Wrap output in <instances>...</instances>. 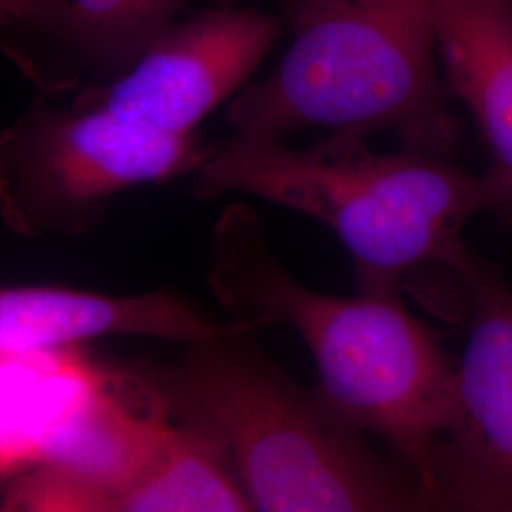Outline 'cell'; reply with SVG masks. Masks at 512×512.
Instances as JSON below:
<instances>
[{
    "instance_id": "obj_1",
    "label": "cell",
    "mask_w": 512,
    "mask_h": 512,
    "mask_svg": "<svg viewBox=\"0 0 512 512\" xmlns=\"http://www.w3.org/2000/svg\"><path fill=\"white\" fill-rule=\"evenodd\" d=\"M200 202L247 196L323 222L348 251L361 293L401 294L442 275L463 293L475 255L471 220H512V179L490 165L469 173L454 160L399 148L376 152L365 137L329 133L306 148L285 139L232 135L194 173Z\"/></svg>"
},
{
    "instance_id": "obj_2",
    "label": "cell",
    "mask_w": 512,
    "mask_h": 512,
    "mask_svg": "<svg viewBox=\"0 0 512 512\" xmlns=\"http://www.w3.org/2000/svg\"><path fill=\"white\" fill-rule=\"evenodd\" d=\"M207 285L232 323L289 327L310 349L319 397L361 433L376 435L442 511L435 454L454 410L456 359L401 294L334 296L304 287L275 258L245 203L224 207L209 238Z\"/></svg>"
},
{
    "instance_id": "obj_3",
    "label": "cell",
    "mask_w": 512,
    "mask_h": 512,
    "mask_svg": "<svg viewBox=\"0 0 512 512\" xmlns=\"http://www.w3.org/2000/svg\"><path fill=\"white\" fill-rule=\"evenodd\" d=\"M255 334L238 325L188 344L171 365L133 370L129 384L169 420L219 444L253 511H429L414 476L264 357Z\"/></svg>"
},
{
    "instance_id": "obj_4",
    "label": "cell",
    "mask_w": 512,
    "mask_h": 512,
    "mask_svg": "<svg viewBox=\"0 0 512 512\" xmlns=\"http://www.w3.org/2000/svg\"><path fill=\"white\" fill-rule=\"evenodd\" d=\"M291 48L226 110L232 135L300 129L368 137L454 160L463 128L439 69L433 0H293Z\"/></svg>"
},
{
    "instance_id": "obj_5",
    "label": "cell",
    "mask_w": 512,
    "mask_h": 512,
    "mask_svg": "<svg viewBox=\"0 0 512 512\" xmlns=\"http://www.w3.org/2000/svg\"><path fill=\"white\" fill-rule=\"evenodd\" d=\"M215 145L103 107L40 97L0 129V220L18 238L84 236L122 192L194 175Z\"/></svg>"
},
{
    "instance_id": "obj_6",
    "label": "cell",
    "mask_w": 512,
    "mask_h": 512,
    "mask_svg": "<svg viewBox=\"0 0 512 512\" xmlns=\"http://www.w3.org/2000/svg\"><path fill=\"white\" fill-rule=\"evenodd\" d=\"M454 410L435 454L442 511L512 512V287L473 258Z\"/></svg>"
},
{
    "instance_id": "obj_7",
    "label": "cell",
    "mask_w": 512,
    "mask_h": 512,
    "mask_svg": "<svg viewBox=\"0 0 512 512\" xmlns=\"http://www.w3.org/2000/svg\"><path fill=\"white\" fill-rule=\"evenodd\" d=\"M279 35V19L220 4L171 23L126 73L71 101L147 128L196 133L209 112L247 86Z\"/></svg>"
},
{
    "instance_id": "obj_8",
    "label": "cell",
    "mask_w": 512,
    "mask_h": 512,
    "mask_svg": "<svg viewBox=\"0 0 512 512\" xmlns=\"http://www.w3.org/2000/svg\"><path fill=\"white\" fill-rule=\"evenodd\" d=\"M186 2L33 0L0 25V54L40 97L71 99L126 73Z\"/></svg>"
},
{
    "instance_id": "obj_9",
    "label": "cell",
    "mask_w": 512,
    "mask_h": 512,
    "mask_svg": "<svg viewBox=\"0 0 512 512\" xmlns=\"http://www.w3.org/2000/svg\"><path fill=\"white\" fill-rule=\"evenodd\" d=\"M238 327L217 323L177 294H105L52 285L0 287V357L133 336L194 344Z\"/></svg>"
},
{
    "instance_id": "obj_10",
    "label": "cell",
    "mask_w": 512,
    "mask_h": 512,
    "mask_svg": "<svg viewBox=\"0 0 512 512\" xmlns=\"http://www.w3.org/2000/svg\"><path fill=\"white\" fill-rule=\"evenodd\" d=\"M442 78L512 179V0H433Z\"/></svg>"
},
{
    "instance_id": "obj_11",
    "label": "cell",
    "mask_w": 512,
    "mask_h": 512,
    "mask_svg": "<svg viewBox=\"0 0 512 512\" xmlns=\"http://www.w3.org/2000/svg\"><path fill=\"white\" fill-rule=\"evenodd\" d=\"M251 511L253 505L224 450L202 431L177 421L112 505V512Z\"/></svg>"
},
{
    "instance_id": "obj_12",
    "label": "cell",
    "mask_w": 512,
    "mask_h": 512,
    "mask_svg": "<svg viewBox=\"0 0 512 512\" xmlns=\"http://www.w3.org/2000/svg\"><path fill=\"white\" fill-rule=\"evenodd\" d=\"M31 4L33 0H0V25L21 16Z\"/></svg>"
},
{
    "instance_id": "obj_13",
    "label": "cell",
    "mask_w": 512,
    "mask_h": 512,
    "mask_svg": "<svg viewBox=\"0 0 512 512\" xmlns=\"http://www.w3.org/2000/svg\"><path fill=\"white\" fill-rule=\"evenodd\" d=\"M4 494H6V490L0 488V511H4Z\"/></svg>"
},
{
    "instance_id": "obj_14",
    "label": "cell",
    "mask_w": 512,
    "mask_h": 512,
    "mask_svg": "<svg viewBox=\"0 0 512 512\" xmlns=\"http://www.w3.org/2000/svg\"><path fill=\"white\" fill-rule=\"evenodd\" d=\"M232 2V0H230ZM283 2V8H285V12L291 8V4H293V0H281Z\"/></svg>"
}]
</instances>
